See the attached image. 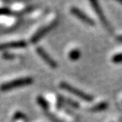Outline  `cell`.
I'll return each instance as SVG.
<instances>
[{"label":"cell","mask_w":122,"mask_h":122,"mask_svg":"<svg viewBox=\"0 0 122 122\" xmlns=\"http://www.w3.org/2000/svg\"><path fill=\"white\" fill-rule=\"evenodd\" d=\"M46 114H47V116L48 117V118L50 119V120H52L53 122H63L61 120H59L58 117H56V116H54L53 114H50V113H48V112H46Z\"/></svg>","instance_id":"15"},{"label":"cell","mask_w":122,"mask_h":122,"mask_svg":"<svg viewBox=\"0 0 122 122\" xmlns=\"http://www.w3.org/2000/svg\"><path fill=\"white\" fill-rule=\"evenodd\" d=\"M57 25H58V20H54L52 21V22L48 23V25L42 26V28L39 29V30L33 35L32 37L30 38V42H31V43H36V42L40 40V39H42L47 33L51 31L53 28H55Z\"/></svg>","instance_id":"3"},{"label":"cell","mask_w":122,"mask_h":122,"mask_svg":"<svg viewBox=\"0 0 122 122\" xmlns=\"http://www.w3.org/2000/svg\"><path fill=\"white\" fill-rule=\"evenodd\" d=\"M13 119L15 120H25L26 119V117H25V115L23 113L21 112H16L15 114V115H14Z\"/></svg>","instance_id":"14"},{"label":"cell","mask_w":122,"mask_h":122,"mask_svg":"<svg viewBox=\"0 0 122 122\" xmlns=\"http://www.w3.org/2000/svg\"><path fill=\"white\" fill-rule=\"evenodd\" d=\"M111 61L114 64H120L122 63V53H119L114 54L112 58H111Z\"/></svg>","instance_id":"12"},{"label":"cell","mask_w":122,"mask_h":122,"mask_svg":"<svg viewBox=\"0 0 122 122\" xmlns=\"http://www.w3.org/2000/svg\"><path fill=\"white\" fill-rule=\"evenodd\" d=\"M32 83H33L32 77H30V76H27V77H21V78L15 79V80L11 81L4 83L0 86V90L2 92H7V91H10V90L15 89V88L20 87V86H28V85H30V84H32Z\"/></svg>","instance_id":"2"},{"label":"cell","mask_w":122,"mask_h":122,"mask_svg":"<svg viewBox=\"0 0 122 122\" xmlns=\"http://www.w3.org/2000/svg\"><path fill=\"white\" fill-rule=\"evenodd\" d=\"M3 57L4 58V59H13L14 57H15V55H13V54H10V53H4V54H3Z\"/></svg>","instance_id":"16"},{"label":"cell","mask_w":122,"mask_h":122,"mask_svg":"<svg viewBox=\"0 0 122 122\" xmlns=\"http://www.w3.org/2000/svg\"><path fill=\"white\" fill-rule=\"evenodd\" d=\"M90 4H92V8H93V10H95V12L97 13V17L99 18V20H100L101 23L103 25V26H104L108 30L112 31V26H111V25L109 24V20H107L106 16H105L104 13H103V10H102V8L100 7L98 3H97V1H95V0H92V1H90Z\"/></svg>","instance_id":"4"},{"label":"cell","mask_w":122,"mask_h":122,"mask_svg":"<svg viewBox=\"0 0 122 122\" xmlns=\"http://www.w3.org/2000/svg\"><path fill=\"white\" fill-rule=\"evenodd\" d=\"M119 3H120V4H122V0H120V1H118Z\"/></svg>","instance_id":"18"},{"label":"cell","mask_w":122,"mask_h":122,"mask_svg":"<svg viewBox=\"0 0 122 122\" xmlns=\"http://www.w3.org/2000/svg\"><path fill=\"white\" fill-rule=\"evenodd\" d=\"M36 102H37V103L39 105H40L41 107H42V109H44V110L47 112V111L48 110V108H49V104H48V102L46 100L45 98H44L42 96H38L37 97H36Z\"/></svg>","instance_id":"9"},{"label":"cell","mask_w":122,"mask_h":122,"mask_svg":"<svg viewBox=\"0 0 122 122\" xmlns=\"http://www.w3.org/2000/svg\"><path fill=\"white\" fill-rule=\"evenodd\" d=\"M26 46V42L25 41H15V42H9L0 44V50L13 49V48H22Z\"/></svg>","instance_id":"7"},{"label":"cell","mask_w":122,"mask_h":122,"mask_svg":"<svg viewBox=\"0 0 122 122\" xmlns=\"http://www.w3.org/2000/svg\"><path fill=\"white\" fill-rule=\"evenodd\" d=\"M20 13H16V12L12 11L10 9L7 7L0 8V15H20Z\"/></svg>","instance_id":"11"},{"label":"cell","mask_w":122,"mask_h":122,"mask_svg":"<svg viewBox=\"0 0 122 122\" xmlns=\"http://www.w3.org/2000/svg\"><path fill=\"white\" fill-rule=\"evenodd\" d=\"M109 107V103L105 101L100 102V103H97L94 106H92V108L89 109L90 112H101V111H104L108 109Z\"/></svg>","instance_id":"8"},{"label":"cell","mask_w":122,"mask_h":122,"mask_svg":"<svg viewBox=\"0 0 122 122\" xmlns=\"http://www.w3.org/2000/svg\"><path fill=\"white\" fill-rule=\"evenodd\" d=\"M36 51V53H37L38 55L43 59L44 62H45L46 64H48L51 68H53V69L57 68V66H58L57 62H56V61L54 60V59H53V58L47 53V52H46V50L44 49L43 48H42V47H37Z\"/></svg>","instance_id":"6"},{"label":"cell","mask_w":122,"mask_h":122,"mask_svg":"<svg viewBox=\"0 0 122 122\" xmlns=\"http://www.w3.org/2000/svg\"><path fill=\"white\" fill-rule=\"evenodd\" d=\"M116 39L119 42H122V35H119V36H117Z\"/></svg>","instance_id":"17"},{"label":"cell","mask_w":122,"mask_h":122,"mask_svg":"<svg viewBox=\"0 0 122 122\" xmlns=\"http://www.w3.org/2000/svg\"><path fill=\"white\" fill-rule=\"evenodd\" d=\"M71 13L73 15H75L76 18H78L81 21H82L83 23L86 24L88 25H94L96 24L95 21L92 19L90 16H88L87 15L84 13L83 11L78 9L76 7H72L71 9Z\"/></svg>","instance_id":"5"},{"label":"cell","mask_w":122,"mask_h":122,"mask_svg":"<svg viewBox=\"0 0 122 122\" xmlns=\"http://www.w3.org/2000/svg\"><path fill=\"white\" fill-rule=\"evenodd\" d=\"M65 103H68L70 106L72 107V108H75V109H78L79 106H80L77 102L74 101V100H72L71 98H65Z\"/></svg>","instance_id":"13"},{"label":"cell","mask_w":122,"mask_h":122,"mask_svg":"<svg viewBox=\"0 0 122 122\" xmlns=\"http://www.w3.org/2000/svg\"><path fill=\"white\" fill-rule=\"evenodd\" d=\"M80 57H81V52L77 48H74V49L71 50L70 53H69V58H70V59H71L73 61L77 60Z\"/></svg>","instance_id":"10"},{"label":"cell","mask_w":122,"mask_h":122,"mask_svg":"<svg viewBox=\"0 0 122 122\" xmlns=\"http://www.w3.org/2000/svg\"><path fill=\"white\" fill-rule=\"evenodd\" d=\"M59 87H60L61 89H63V90H65V91L70 92V93L73 94V95L76 96L77 97H79V98L82 99V100H84V101H86V102H92L93 100V96L92 95H91V94H89V93H86L85 92L71 86V84L67 83V82H65V81L60 82Z\"/></svg>","instance_id":"1"}]
</instances>
